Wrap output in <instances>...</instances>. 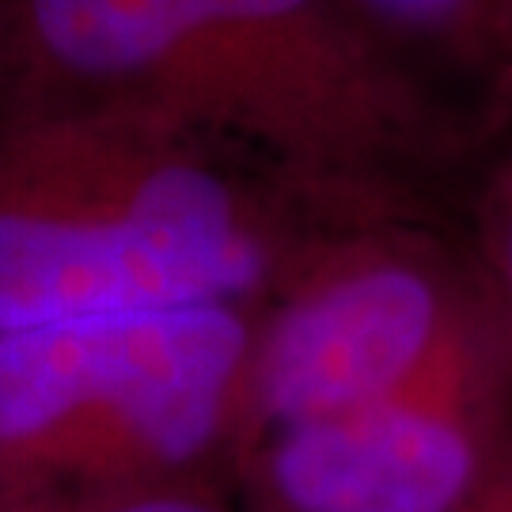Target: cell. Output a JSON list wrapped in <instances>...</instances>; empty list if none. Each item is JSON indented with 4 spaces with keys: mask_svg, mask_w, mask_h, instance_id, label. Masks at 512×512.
Masks as SVG:
<instances>
[{
    "mask_svg": "<svg viewBox=\"0 0 512 512\" xmlns=\"http://www.w3.org/2000/svg\"><path fill=\"white\" fill-rule=\"evenodd\" d=\"M0 95L141 103L353 202L440 205L478 152L353 0H0Z\"/></svg>",
    "mask_w": 512,
    "mask_h": 512,
    "instance_id": "obj_1",
    "label": "cell"
},
{
    "mask_svg": "<svg viewBox=\"0 0 512 512\" xmlns=\"http://www.w3.org/2000/svg\"><path fill=\"white\" fill-rule=\"evenodd\" d=\"M357 205L126 99L0 95V330L179 304L258 308Z\"/></svg>",
    "mask_w": 512,
    "mask_h": 512,
    "instance_id": "obj_2",
    "label": "cell"
},
{
    "mask_svg": "<svg viewBox=\"0 0 512 512\" xmlns=\"http://www.w3.org/2000/svg\"><path fill=\"white\" fill-rule=\"evenodd\" d=\"M255 311L179 304L0 330V486L84 505L232 482Z\"/></svg>",
    "mask_w": 512,
    "mask_h": 512,
    "instance_id": "obj_3",
    "label": "cell"
},
{
    "mask_svg": "<svg viewBox=\"0 0 512 512\" xmlns=\"http://www.w3.org/2000/svg\"><path fill=\"white\" fill-rule=\"evenodd\" d=\"M501 323L509 308L440 205L342 209L258 304L236 456L418 384Z\"/></svg>",
    "mask_w": 512,
    "mask_h": 512,
    "instance_id": "obj_4",
    "label": "cell"
},
{
    "mask_svg": "<svg viewBox=\"0 0 512 512\" xmlns=\"http://www.w3.org/2000/svg\"><path fill=\"white\" fill-rule=\"evenodd\" d=\"M512 323L433 376L251 440L232 486L255 512H482L509 478Z\"/></svg>",
    "mask_w": 512,
    "mask_h": 512,
    "instance_id": "obj_5",
    "label": "cell"
},
{
    "mask_svg": "<svg viewBox=\"0 0 512 512\" xmlns=\"http://www.w3.org/2000/svg\"><path fill=\"white\" fill-rule=\"evenodd\" d=\"M429 84L467 114L512 103V0H353Z\"/></svg>",
    "mask_w": 512,
    "mask_h": 512,
    "instance_id": "obj_6",
    "label": "cell"
},
{
    "mask_svg": "<svg viewBox=\"0 0 512 512\" xmlns=\"http://www.w3.org/2000/svg\"><path fill=\"white\" fill-rule=\"evenodd\" d=\"M73 512H255L236 494L232 482L202 478V482H175V486H148L126 494L95 497Z\"/></svg>",
    "mask_w": 512,
    "mask_h": 512,
    "instance_id": "obj_7",
    "label": "cell"
},
{
    "mask_svg": "<svg viewBox=\"0 0 512 512\" xmlns=\"http://www.w3.org/2000/svg\"><path fill=\"white\" fill-rule=\"evenodd\" d=\"M0 512H73V505L46 494H23V490L0 486Z\"/></svg>",
    "mask_w": 512,
    "mask_h": 512,
    "instance_id": "obj_8",
    "label": "cell"
},
{
    "mask_svg": "<svg viewBox=\"0 0 512 512\" xmlns=\"http://www.w3.org/2000/svg\"><path fill=\"white\" fill-rule=\"evenodd\" d=\"M482 512H512V471H509V478L501 482V490L490 497V505H486Z\"/></svg>",
    "mask_w": 512,
    "mask_h": 512,
    "instance_id": "obj_9",
    "label": "cell"
}]
</instances>
